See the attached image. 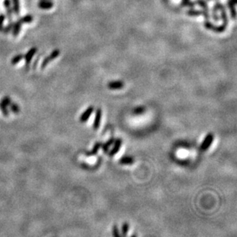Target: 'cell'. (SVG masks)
Segmentation results:
<instances>
[{"label":"cell","mask_w":237,"mask_h":237,"mask_svg":"<svg viewBox=\"0 0 237 237\" xmlns=\"http://www.w3.org/2000/svg\"><path fill=\"white\" fill-rule=\"evenodd\" d=\"M6 107H7V106L4 105L2 103L0 102V110H1L2 112L3 115L6 116V117H8V116H9V111L7 110Z\"/></svg>","instance_id":"cell-24"},{"label":"cell","mask_w":237,"mask_h":237,"mask_svg":"<svg viewBox=\"0 0 237 237\" xmlns=\"http://www.w3.org/2000/svg\"><path fill=\"white\" fill-rule=\"evenodd\" d=\"M181 6L183 7H194L196 3L195 2H191L190 0H181Z\"/></svg>","instance_id":"cell-21"},{"label":"cell","mask_w":237,"mask_h":237,"mask_svg":"<svg viewBox=\"0 0 237 237\" xmlns=\"http://www.w3.org/2000/svg\"><path fill=\"white\" fill-rule=\"evenodd\" d=\"M102 111L101 108H97L96 110L95 117H94V123H93V128L94 130H97L100 127L101 124V119H102Z\"/></svg>","instance_id":"cell-7"},{"label":"cell","mask_w":237,"mask_h":237,"mask_svg":"<svg viewBox=\"0 0 237 237\" xmlns=\"http://www.w3.org/2000/svg\"><path fill=\"white\" fill-rule=\"evenodd\" d=\"M33 20H34V19H33V16L31 15H26V16L20 18L18 21H20L21 24H29V23L32 22Z\"/></svg>","instance_id":"cell-16"},{"label":"cell","mask_w":237,"mask_h":237,"mask_svg":"<svg viewBox=\"0 0 237 237\" xmlns=\"http://www.w3.org/2000/svg\"><path fill=\"white\" fill-rule=\"evenodd\" d=\"M38 6L41 9H50L54 6V3L52 1H45V0H41L38 3Z\"/></svg>","instance_id":"cell-12"},{"label":"cell","mask_w":237,"mask_h":237,"mask_svg":"<svg viewBox=\"0 0 237 237\" xmlns=\"http://www.w3.org/2000/svg\"><path fill=\"white\" fill-rule=\"evenodd\" d=\"M5 19H6V16L4 14H0V31H2L4 28Z\"/></svg>","instance_id":"cell-28"},{"label":"cell","mask_w":237,"mask_h":237,"mask_svg":"<svg viewBox=\"0 0 237 237\" xmlns=\"http://www.w3.org/2000/svg\"><path fill=\"white\" fill-rule=\"evenodd\" d=\"M93 111H94V107H93V106H89V107L86 109L85 111L83 112L82 115H81L80 121L82 122V123H84V122L87 121L89 117H91V115L92 114Z\"/></svg>","instance_id":"cell-9"},{"label":"cell","mask_w":237,"mask_h":237,"mask_svg":"<svg viewBox=\"0 0 237 237\" xmlns=\"http://www.w3.org/2000/svg\"><path fill=\"white\" fill-rule=\"evenodd\" d=\"M195 3L198 5L200 7L202 8L203 11L205 13V19L206 20H209L210 19V15H209V7L208 5H207V2H206V0H196L195 1Z\"/></svg>","instance_id":"cell-5"},{"label":"cell","mask_w":237,"mask_h":237,"mask_svg":"<svg viewBox=\"0 0 237 237\" xmlns=\"http://www.w3.org/2000/svg\"><path fill=\"white\" fill-rule=\"evenodd\" d=\"M119 162H120V164H121L130 165L133 164L134 163V158L133 157H130V156H124V157L120 159Z\"/></svg>","instance_id":"cell-14"},{"label":"cell","mask_w":237,"mask_h":237,"mask_svg":"<svg viewBox=\"0 0 237 237\" xmlns=\"http://www.w3.org/2000/svg\"><path fill=\"white\" fill-rule=\"evenodd\" d=\"M10 109L13 112V113L15 114H18L19 112V111H20V109H19V107L18 104H12V103L10 104Z\"/></svg>","instance_id":"cell-26"},{"label":"cell","mask_w":237,"mask_h":237,"mask_svg":"<svg viewBox=\"0 0 237 237\" xmlns=\"http://www.w3.org/2000/svg\"><path fill=\"white\" fill-rule=\"evenodd\" d=\"M204 27L206 28V29L208 30H211L214 32H217V33H221L223 32L225 30H226V28H225L224 26H215V25L212 24L209 20H206L204 22Z\"/></svg>","instance_id":"cell-3"},{"label":"cell","mask_w":237,"mask_h":237,"mask_svg":"<svg viewBox=\"0 0 237 237\" xmlns=\"http://www.w3.org/2000/svg\"><path fill=\"white\" fill-rule=\"evenodd\" d=\"M129 231V223H124L122 225V236H127Z\"/></svg>","instance_id":"cell-23"},{"label":"cell","mask_w":237,"mask_h":237,"mask_svg":"<svg viewBox=\"0 0 237 237\" xmlns=\"http://www.w3.org/2000/svg\"><path fill=\"white\" fill-rule=\"evenodd\" d=\"M124 83L122 81H113L107 84V87L110 89L114 90V89H121L124 88Z\"/></svg>","instance_id":"cell-11"},{"label":"cell","mask_w":237,"mask_h":237,"mask_svg":"<svg viewBox=\"0 0 237 237\" xmlns=\"http://www.w3.org/2000/svg\"><path fill=\"white\" fill-rule=\"evenodd\" d=\"M114 140H115V138H114V137H111V138L109 139V140H107V141L106 142L105 144H104V145H102L104 153L105 154L107 153V151H108V150H109V147H111V145H113Z\"/></svg>","instance_id":"cell-17"},{"label":"cell","mask_w":237,"mask_h":237,"mask_svg":"<svg viewBox=\"0 0 237 237\" xmlns=\"http://www.w3.org/2000/svg\"><path fill=\"white\" fill-rule=\"evenodd\" d=\"M121 145H122L121 138L116 139V140H114V142L113 148L111 150V151H109V153H108L109 156L112 157V156H114L115 154H117L118 153L119 150H120L121 147Z\"/></svg>","instance_id":"cell-6"},{"label":"cell","mask_w":237,"mask_h":237,"mask_svg":"<svg viewBox=\"0 0 237 237\" xmlns=\"http://www.w3.org/2000/svg\"><path fill=\"white\" fill-rule=\"evenodd\" d=\"M212 14H213V19H214L215 21H218L220 20V18L218 17V9L215 6L213 7V10H212Z\"/></svg>","instance_id":"cell-25"},{"label":"cell","mask_w":237,"mask_h":237,"mask_svg":"<svg viewBox=\"0 0 237 237\" xmlns=\"http://www.w3.org/2000/svg\"><path fill=\"white\" fill-rule=\"evenodd\" d=\"M3 6H5L6 9V12H7L8 18H9V21H12V15L13 10L12 8V3L11 0H4L3 2Z\"/></svg>","instance_id":"cell-10"},{"label":"cell","mask_w":237,"mask_h":237,"mask_svg":"<svg viewBox=\"0 0 237 237\" xmlns=\"http://www.w3.org/2000/svg\"><path fill=\"white\" fill-rule=\"evenodd\" d=\"M144 111H145V107H137L136 108H134V113L136 114H142Z\"/></svg>","instance_id":"cell-30"},{"label":"cell","mask_w":237,"mask_h":237,"mask_svg":"<svg viewBox=\"0 0 237 237\" xmlns=\"http://www.w3.org/2000/svg\"><path fill=\"white\" fill-rule=\"evenodd\" d=\"M24 58H25L24 55H22V54L16 55V56H14V57L12 59V60H11L12 64H16L17 63H19V62H20L21 60H22Z\"/></svg>","instance_id":"cell-19"},{"label":"cell","mask_w":237,"mask_h":237,"mask_svg":"<svg viewBox=\"0 0 237 237\" xmlns=\"http://www.w3.org/2000/svg\"><path fill=\"white\" fill-rule=\"evenodd\" d=\"M187 14L189 16H198L200 15H203V16H205V13L203 10H194V9H190V10L187 11Z\"/></svg>","instance_id":"cell-18"},{"label":"cell","mask_w":237,"mask_h":237,"mask_svg":"<svg viewBox=\"0 0 237 237\" xmlns=\"http://www.w3.org/2000/svg\"><path fill=\"white\" fill-rule=\"evenodd\" d=\"M13 24H14V22H13L12 21H9V24H8V26H6V27L3 28L2 32L5 33V34H8V33L10 32V31L12 30V29Z\"/></svg>","instance_id":"cell-22"},{"label":"cell","mask_w":237,"mask_h":237,"mask_svg":"<svg viewBox=\"0 0 237 237\" xmlns=\"http://www.w3.org/2000/svg\"><path fill=\"white\" fill-rule=\"evenodd\" d=\"M59 55H60V50H59V49H55L54 51H52L49 56L45 58V59L43 60V62L41 64V69H44L48 65V64H49V62H52L55 59H56Z\"/></svg>","instance_id":"cell-2"},{"label":"cell","mask_w":237,"mask_h":237,"mask_svg":"<svg viewBox=\"0 0 237 237\" xmlns=\"http://www.w3.org/2000/svg\"><path fill=\"white\" fill-rule=\"evenodd\" d=\"M45 1H52V0H45Z\"/></svg>","instance_id":"cell-31"},{"label":"cell","mask_w":237,"mask_h":237,"mask_svg":"<svg viewBox=\"0 0 237 237\" xmlns=\"http://www.w3.org/2000/svg\"><path fill=\"white\" fill-rule=\"evenodd\" d=\"M112 234H113L114 236H117V237H119L121 236L120 233H119V230H118V228H117V225L114 224L113 226V228H112Z\"/></svg>","instance_id":"cell-29"},{"label":"cell","mask_w":237,"mask_h":237,"mask_svg":"<svg viewBox=\"0 0 237 237\" xmlns=\"http://www.w3.org/2000/svg\"><path fill=\"white\" fill-rule=\"evenodd\" d=\"M21 25L22 24H21L20 21H19L14 22L12 29V36H14V37H17V36H19V32H20V30H21Z\"/></svg>","instance_id":"cell-13"},{"label":"cell","mask_w":237,"mask_h":237,"mask_svg":"<svg viewBox=\"0 0 237 237\" xmlns=\"http://www.w3.org/2000/svg\"><path fill=\"white\" fill-rule=\"evenodd\" d=\"M102 143H100V142H97V143H95V145H94V147H93V149L91 151H88L86 152V155L87 156H94L98 152L99 149H100V147H102Z\"/></svg>","instance_id":"cell-15"},{"label":"cell","mask_w":237,"mask_h":237,"mask_svg":"<svg viewBox=\"0 0 237 237\" xmlns=\"http://www.w3.org/2000/svg\"><path fill=\"white\" fill-rule=\"evenodd\" d=\"M1 103H2L3 104H4V105H6V106H9L12 104V100H11L10 97H3L2 99Z\"/></svg>","instance_id":"cell-27"},{"label":"cell","mask_w":237,"mask_h":237,"mask_svg":"<svg viewBox=\"0 0 237 237\" xmlns=\"http://www.w3.org/2000/svg\"><path fill=\"white\" fill-rule=\"evenodd\" d=\"M213 140H214V135H213V134L209 133L206 137H205L203 141L202 142L201 145H200V150H203V151L208 150L210 146H211L212 143L213 142Z\"/></svg>","instance_id":"cell-1"},{"label":"cell","mask_w":237,"mask_h":237,"mask_svg":"<svg viewBox=\"0 0 237 237\" xmlns=\"http://www.w3.org/2000/svg\"><path fill=\"white\" fill-rule=\"evenodd\" d=\"M12 10L16 13V15L19 14V11H20V6H19V0H12Z\"/></svg>","instance_id":"cell-20"},{"label":"cell","mask_w":237,"mask_h":237,"mask_svg":"<svg viewBox=\"0 0 237 237\" xmlns=\"http://www.w3.org/2000/svg\"><path fill=\"white\" fill-rule=\"evenodd\" d=\"M38 51V49L36 47H32L31 49H29V51H28L27 53H26V55H25V60H26V69H28L29 66V64H30V63L31 62V59H32L33 56L35 55L36 54V52H37Z\"/></svg>","instance_id":"cell-4"},{"label":"cell","mask_w":237,"mask_h":237,"mask_svg":"<svg viewBox=\"0 0 237 237\" xmlns=\"http://www.w3.org/2000/svg\"><path fill=\"white\" fill-rule=\"evenodd\" d=\"M237 0H228V7L230 9V16L233 19H236V6Z\"/></svg>","instance_id":"cell-8"}]
</instances>
